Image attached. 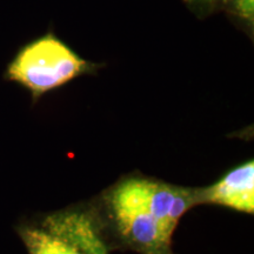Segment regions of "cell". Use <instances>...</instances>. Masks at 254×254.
<instances>
[{"label": "cell", "instance_id": "cell-1", "mask_svg": "<svg viewBox=\"0 0 254 254\" xmlns=\"http://www.w3.org/2000/svg\"><path fill=\"white\" fill-rule=\"evenodd\" d=\"M99 68V64L82 58L49 30L17 51L6 66L4 79L24 87L36 103L74 79L95 74Z\"/></svg>", "mask_w": 254, "mask_h": 254}, {"label": "cell", "instance_id": "cell-5", "mask_svg": "<svg viewBox=\"0 0 254 254\" xmlns=\"http://www.w3.org/2000/svg\"><path fill=\"white\" fill-rule=\"evenodd\" d=\"M19 236L28 254H86L64 238L45 227L21 226Z\"/></svg>", "mask_w": 254, "mask_h": 254}, {"label": "cell", "instance_id": "cell-3", "mask_svg": "<svg viewBox=\"0 0 254 254\" xmlns=\"http://www.w3.org/2000/svg\"><path fill=\"white\" fill-rule=\"evenodd\" d=\"M198 204H214L234 211L254 212V163L238 165L213 185L196 190Z\"/></svg>", "mask_w": 254, "mask_h": 254}, {"label": "cell", "instance_id": "cell-6", "mask_svg": "<svg viewBox=\"0 0 254 254\" xmlns=\"http://www.w3.org/2000/svg\"><path fill=\"white\" fill-rule=\"evenodd\" d=\"M219 11H225L241 30L253 37L254 0H220Z\"/></svg>", "mask_w": 254, "mask_h": 254}, {"label": "cell", "instance_id": "cell-2", "mask_svg": "<svg viewBox=\"0 0 254 254\" xmlns=\"http://www.w3.org/2000/svg\"><path fill=\"white\" fill-rule=\"evenodd\" d=\"M119 236L140 254H173V233L146 207L138 178L117 184L107 196Z\"/></svg>", "mask_w": 254, "mask_h": 254}, {"label": "cell", "instance_id": "cell-4", "mask_svg": "<svg viewBox=\"0 0 254 254\" xmlns=\"http://www.w3.org/2000/svg\"><path fill=\"white\" fill-rule=\"evenodd\" d=\"M41 226L64 238L86 254H109L97 224L87 212L67 209L50 214Z\"/></svg>", "mask_w": 254, "mask_h": 254}, {"label": "cell", "instance_id": "cell-7", "mask_svg": "<svg viewBox=\"0 0 254 254\" xmlns=\"http://www.w3.org/2000/svg\"><path fill=\"white\" fill-rule=\"evenodd\" d=\"M186 7L198 19H207L219 11L220 0H183Z\"/></svg>", "mask_w": 254, "mask_h": 254}]
</instances>
